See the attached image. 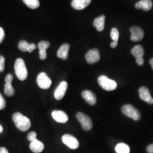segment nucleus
Wrapping results in <instances>:
<instances>
[{
  "mask_svg": "<svg viewBox=\"0 0 153 153\" xmlns=\"http://www.w3.org/2000/svg\"><path fill=\"white\" fill-rule=\"evenodd\" d=\"M38 48L39 49V57L42 60H44L47 58L46 50L49 48L50 43L47 41H41L38 44Z\"/></svg>",
  "mask_w": 153,
  "mask_h": 153,
  "instance_id": "16",
  "label": "nucleus"
},
{
  "mask_svg": "<svg viewBox=\"0 0 153 153\" xmlns=\"http://www.w3.org/2000/svg\"><path fill=\"white\" fill-rule=\"evenodd\" d=\"M115 151L117 153H129L130 148L126 143H120L116 146Z\"/></svg>",
  "mask_w": 153,
  "mask_h": 153,
  "instance_id": "22",
  "label": "nucleus"
},
{
  "mask_svg": "<svg viewBox=\"0 0 153 153\" xmlns=\"http://www.w3.org/2000/svg\"><path fill=\"white\" fill-rule=\"evenodd\" d=\"M132 55L136 59V62L139 65H143L144 64V59H143V56L145 53V51L141 45H135L131 50Z\"/></svg>",
  "mask_w": 153,
  "mask_h": 153,
  "instance_id": "7",
  "label": "nucleus"
},
{
  "mask_svg": "<svg viewBox=\"0 0 153 153\" xmlns=\"http://www.w3.org/2000/svg\"><path fill=\"white\" fill-rule=\"evenodd\" d=\"M140 98L141 100L147 102L148 104H153V98L152 97L150 91L148 88L142 86L138 90Z\"/></svg>",
  "mask_w": 153,
  "mask_h": 153,
  "instance_id": "12",
  "label": "nucleus"
},
{
  "mask_svg": "<svg viewBox=\"0 0 153 153\" xmlns=\"http://www.w3.org/2000/svg\"><path fill=\"white\" fill-rule=\"evenodd\" d=\"M5 38V32L2 28L0 27V43H2Z\"/></svg>",
  "mask_w": 153,
  "mask_h": 153,
  "instance_id": "30",
  "label": "nucleus"
},
{
  "mask_svg": "<svg viewBox=\"0 0 153 153\" xmlns=\"http://www.w3.org/2000/svg\"><path fill=\"white\" fill-rule=\"evenodd\" d=\"M4 93L6 96L11 97L14 94V89L11 84L5 83L4 86Z\"/></svg>",
  "mask_w": 153,
  "mask_h": 153,
  "instance_id": "24",
  "label": "nucleus"
},
{
  "mask_svg": "<svg viewBox=\"0 0 153 153\" xmlns=\"http://www.w3.org/2000/svg\"><path fill=\"white\" fill-rule=\"evenodd\" d=\"M117 45V42H112L111 44H110V46L111 48H115Z\"/></svg>",
  "mask_w": 153,
  "mask_h": 153,
  "instance_id": "33",
  "label": "nucleus"
},
{
  "mask_svg": "<svg viewBox=\"0 0 153 153\" xmlns=\"http://www.w3.org/2000/svg\"><path fill=\"white\" fill-rule=\"evenodd\" d=\"M131 33V39L133 42H138L142 40L144 37V32L141 28L138 26H133L130 28Z\"/></svg>",
  "mask_w": 153,
  "mask_h": 153,
  "instance_id": "10",
  "label": "nucleus"
},
{
  "mask_svg": "<svg viewBox=\"0 0 153 153\" xmlns=\"http://www.w3.org/2000/svg\"><path fill=\"white\" fill-rule=\"evenodd\" d=\"M69 49H70L69 44L65 43L61 45V46L58 50L57 53V57L63 60L67 59L68 57V53H69Z\"/></svg>",
  "mask_w": 153,
  "mask_h": 153,
  "instance_id": "18",
  "label": "nucleus"
},
{
  "mask_svg": "<svg viewBox=\"0 0 153 153\" xmlns=\"http://www.w3.org/2000/svg\"><path fill=\"white\" fill-rule=\"evenodd\" d=\"M53 119L58 123H65L69 119L67 114L64 111L60 110H55L52 112Z\"/></svg>",
  "mask_w": 153,
  "mask_h": 153,
  "instance_id": "13",
  "label": "nucleus"
},
{
  "mask_svg": "<svg viewBox=\"0 0 153 153\" xmlns=\"http://www.w3.org/2000/svg\"><path fill=\"white\" fill-rule=\"evenodd\" d=\"M13 79V76L11 74H8L5 77L6 83L8 84H11L12 81Z\"/></svg>",
  "mask_w": 153,
  "mask_h": 153,
  "instance_id": "29",
  "label": "nucleus"
},
{
  "mask_svg": "<svg viewBox=\"0 0 153 153\" xmlns=\"http://www.w3.org/2000/svg\"><path fill=\"white\" fill-rule=\"evenodd\" d=\"M36 82L39 87L43 89L49 88L52 84L51 79L44 72H42L39 74L37 76Z\"/></svg>",
  "mask_w": 153,
  "mask_h": 153,
  "instance_id": "6",
  "label": "nucleus"
},
{
  "mask_svg": "<svg viewBox=\"0 0 153 153\" xmlns=\"http://www.w3.org/2000/svg\"><path fill=\"white\" fill-rule=\"evenodd\" d=\"M13 120L16 128L21 131H27L31 126L30 119L19 112H16L13 114Z\"/></svg>",
  "mask_w": 153,
  "mask_h": 153,
  "instance_id": "1",
  "label": "nucleus"
},
{
  "mask_svg": "<svg viewBox=\"0 0 153 153\" xmlns=\"http://www.w3.org/2000/svg\"><path fill=\"white\" fill-rule=\"evenodd\" d=\"M0 153H9L7 150L4 147L0 148Z\"/></svg>",
  "mask_w": 153,
  "mask_h": 153,
  "instance_id": "32",
  "label": "nucleus"
},
{
  "mask_svg": "<svg viewBox=\"0 0 153 153\" xmlns=\"http://www.w3.org/2000/svg\"><path fill=\"white\" fill-rule=\"evenodd\" d=\"M5 69V58L2 56H0V73L2 72Z\"/></svg>",
  "mask_w": 153,
  "mask_h": 153,
  "instance_id": "27",
  "label": "nucleus"
},
{
  "mask_svg": "<svg viewBox=\"0 0 153 153\" xmlns=\"http://www.w3.org/2000/svg\"><path fill=\"white\" fill-rule=\"evenodd\" d=\"M30 148L33 153H40L43 150L44 145L43 143L36 139L31 142L30 144Z\"/></svg>",
  "mask_w": 153,
  "mask_h": 153,
  "instance_id": "20",
  "label": "nucleus"
},
{
  "mask_svg": "<svg viewBox=\"0 0 153 153\" xmlns=\"http://www.w3.org/2000/svg\"><path fill=\"white\" fill-rule=\"evenodd\" d=\"M2 131H3V128H2V126L0 125V133H1V132H2Z\"/></svg>",
  "mask_w": 153,
  "mask_h": 153,
  "instance_id": "35",
  "label": "nucleus"
},
{
  "mask_svg": "<svg viewBox=\"0 0 153 153\" xmlns=\"http://www.w3.org/2000/svg\"><path fill=\"white\" fill-rule=\"evenodd\" d=\"M146 150L148 153H153V143L148 145Z\"/></svg>",
  "mask_w": 153,
  "mask_h": 153,
  "instance_id": "31",
  "label": "nucleus"
},
{
  "mask_svg": "<svg viewBox=\"0 0 153 153\" xmlns=\"http://www.w3.org/2000/svg\"><path fill=\"white\" fill-rule=\"evenodd\" d=\"M152 0H141L135 4V7L137 9H141L144 11H148L152 9Z\"/></svg>",
  "mask_w": 153,
  "mask_h": 153,
  "instance_id": "17",
  "label": "nucleus"
},
{
  "mask_svg": "<svg viewBox=\"0 0 153 153\" xmlns=\"http://www.w3.org/2000/svg\"><path fill=\"white\" fill-rule=\"evenodd\" d=\"M85 58L86 61L90 64H93L98 62L100 59L98 49L94 48L89 50L86 54Z\"/></svg>",
  "mask_w": 153,
  "mask_h": 153,
  "instance_id": "9",
  "label": "nucleus"
},
{
  "mask_svg": "<svg viewBox=\"0 0 153 153\" xmlns=\"http://www.w3.org/2000/svg\"><path fill=\"white\" fill-rule=\"evenodd\" d=\"M91 0H72L71 6L78 10L85 9L91 3Z\"/></svg>",
  "mask_w": 153,
  "mask_h": 153,
  "instance_id": "15",
  "label": "nucleus"
},
{
  "mask_svg": "<svg viewBox=\"0 0 153 153\" xmlns=\"http://www.w3.org/2000/svg\"><path fill=\"white\" fill-rule=\"evenodd\" d=\"M16 74L21 81H25L28 76V72L24 61L22 59H16L14 65Z\"/></svg>",
  "mask_w": 153,
  "mask_h": 153,
  "instance_id": "2",
  "label": "nucleus"
},
{
  "mask_svg": "<svg viewBox=\"0 0 153 153\" xmlns=\"http://www.w3.org/2000/svg\"><path fill=\"white\" fill-rule=\"evenodd\" d=\"M76 117L78 121L81 123L83 130L88 131L91 129L93 122L88 116L79 112L76 114Z\"/></svg>",
  "mask_w": 153,
  "mask_h": 153,
  "instance_id": "5",
  "label": "nucleus"
},
{
  "mask_svg": "<svg viewBox=\"0 0 153 153\" xmlns=\"http://www.w3.org/2000/svg\"><path fill=\"white\" fill-rule=\"evenodd\" d=\"M149 63H150V64L152 66V69H153V59H151L150 60V61H149Z\"/></svg>",
  "mask_w": 153,
  "mask_h": 153,
  "instance_id": "34",
  "label": "nucleus"
},
{
  "mask_svg": "<svg viewBox=\"0 0 153 153\" xmlns=\"http://www.w3.org/2000/svg\"><path fill=\"white\" fill-rule=\"evenodd\" d=\"M98 82L101 88L108 91L114 90L117 86V83L115 81L109 79L105 76H99Z\"/></svg>",
  "mask_w": 153,
  "mask_h": 153,
  "instance_id": "4",
  "label": "nucleus"
},
{
  "mask_svg": "<svg viewBox=\"0 0 153 153\" xmlns=\"http://www.w3.org/2000/svg\"><path fill=\"white\" fill-rule=\"evenodd\" d=\"M62 141L71 149H76L79 147V142L76 137L71 134H65L62 137Z\"/></svg>",
  "mask_w": 153,
  "mask_h": 153,
  "instance_id": "8",
  "label": "nucleus"
},
{
  "mask_svg": "<svg viewBox=\"0 0 153 153\" xmlns=\"http://www.w3.org/2000/svg\"><path fill=\"white\" fill-rule=\"evenodd\" d=\"M123 114L133 119L134 120H139L141 117L140 112L131 104H126L121 108Z\"/></svg>",
  "mask_w": 153,
  "mask_h": 153,
  "instance_id": "3",
  "label": "nucleus"
},
{
  "mask_svg": "<svg viewBox=\"0 0 153 153\" xmlns=\"http://www.w3.org/2000/svg\"><path fill=\"white\" fill-rule=\"evenodd\" d=\"M6 106L5 99L2 96V95L0 93V110L3 109Z\"/></svg>",
  "mask_w": 153,
  "mask_h": 153,
  "instance_id": "28",
  "label": "nucleus"
},
{
  "mask_svg": "<svg viewBox=\"0 0 153 153\" xmlns=\"http://www.w3.org/2000/svg\"><path fill=\"white\" fill-rule=\"evenodd\" d=\"M25 5L32 9L38 8L40 5L39 0H22Z\"/></svg>",
  "mask_w": 153,
  "mask_h": 153,
  "instance_id": "23",
  "label": "nucleus"
},
{
  "mask_svg": "<svg viewBox=\"0 0 153 153\" xmlns=\"http://www.w3.org/2000/svg\"><path fill=\"white\" fill-rule=\"evenodd\" d=\"M105 19V16L102 15L101 16L96 18L94 19L93 22V25L95 27H96L98 31H102L104 30Z\"/></svg>",
  "mask_w": 153,
  "mask_h": 153,
  "instance_id": "21",
  "label": "nucleus"
},
{
  "mask_svg": "<svg viewBox=\"0 0 153 153\" xmlns=\"http://www.w3.org/2000/svg\"><path fill=\"white\" fill-rule=\"evenodd\" d=\"M110 36L111 39L113 40V42H117L119 40V33L118 30L116 28H112Z\"/></svg>",
  "mask_w": 153,
  "mask_h": 153,
  "instance_id": "25",
  "label": "nucleus"
},
{
  "mask_svg": "<svg viewBox=\"0 0 153 153\" xmlns=\"http://www.w3.org/2000/svg\"><path fill=\"white\" fill-rule=\"evenodd\" d=\"M68 87V83L66 81H62L57 88L54 93V97L56 100H60L64 98L65 95L66 91Z\"/></svg>",
  "mask_w": 153,
  "mask_h": 153,
  "instance_id": "11",
  "label": "nucleus"
},
{
  "mask_svg": "<svg viewBox=\"0 0 153 153\" xmlns=\"http://www.w3.org/2000/svg\"><path fill=\"white\" fill-rule=\"evenodd\" d=\"M28 140L30 141H33L36 140V133L35 131H31L27 135Z\"/></svg>",
  "mask_w": 153,
  "mask_h": 153,
  "instance_id": "26",
  "label": "nucleus"
},
{
  "mask_svg": "<svg viewBox=\"0 0 153 153\" xmlns=\"http://www.w3.org/2000/svg\"><path fill=\"white\" fill-rule=\"evenodd\" d=\"M82 97L88 104L94 105L97 103V97L94 93L89 90H84L82 92Z\"/></svg>",
  "mask_w": 153,
  "mask_h": 153,
  "instance_id": "14",
  "label": "nucleus"
},
{
  "mask_svg": "<svg viewBox=\"0 0 153 153\" xmlns=\"http://www.w3.org/2000/svg\"><path fill=\"white\" fill-rule=\"evenodd\" d=\"M36 45L33 43L30 44L25 40H21L18 43V48L22 52H32L36 48Z\"/></svg>",
  "mask_w": 153,
  "mask_h": 153,
  "instance_id": "19",
  "label": "nucleus"
}]
</instances>
